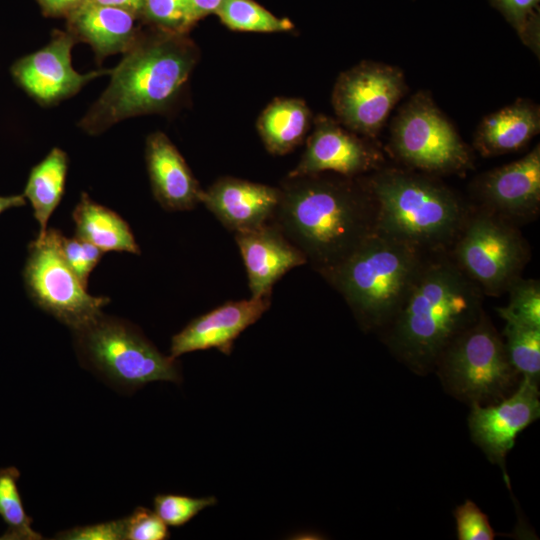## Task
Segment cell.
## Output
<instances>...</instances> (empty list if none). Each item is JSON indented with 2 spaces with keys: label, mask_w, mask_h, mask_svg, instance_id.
Instances as JSON below:
<instances>
[{
  "label": "cell",
  "mask_w": 540,
  "mask_h": 540,
  "mask_svg": "<svg viewBox=\"0 0 540 540\" xmlns=\"http://www.w3.org/2000/svg\"><path fill=\"white\" fill-rule=\"evenodd\" d=\"M271 222L321 275L376 232V204L367 182L323 173L287 176Z\"/></svg>",
  "instance_id": "6da1fadb"
},
{
  "label": "cell",
  "mask_w": 540,
  "mask_h": 540,
  "mask_svg": "<svg viewBox=\"0 0 540 540\" xmlns=\"http://www.w3.org/2000/svg\"><path fill=\"white\" fill-rule=\"evenodd\" d=\"M431 254L404 304L380 332L390 352L418 375L434 371L448 345L484 311V294L450 253Z\"/></svg>",
  "instance_id": "7a4b0ae2"
},
{
  "label": "cell",
  "mask_w": 540,
  "mask_h": 540,
  "mask_svg": "<svg viewBox=\"0 0 540 540\" xmlns=\"http://www.w3.org/2000/svg\"><path fill=\"white\" fill-rule=\"evenodd\" d=\"M110 71V82L79 122L91 135L122 120L165 109L179 94L197 60L198 49L185 34L159 29L138 35Z\"/></svg>",
  "instance_id": "3957f363"
},
{
  "label": "cell",
  "mask_w": 540,
  "mask_h": 540,
  "mask_svg": "<svg viewBox=\"0 0 540 540\" xmlns=\"http://www.w3.org/2000/svg\"><path fill=\"white\" fill-rule=\"evenodd\" d=\"M428 254L376 231L322 276L342 295L363 330L381 332L404 304Z\"/></svg>",
  "instance_id": "277c9868"
},
{
  "label": "cell",
  "mask_w": 540,
  "mask_h": 540,
  "mask_svg": "<svg viewBox=\"0 0 540 540\" xmlns=\"http://www.w3.org/2000/svg\"><path fill=\"white\" fill-rule=\"evenodd\" d=\"M367 185L376 204V231L428 253L447 251L469 212L448 187L413 172L380 169Z\"/></svg>",
  "instance_id": "5b68a950"
},
{
  "label": "cell",
  "mask_w": 540,
  "mask_h": 540,
  "mask_svg": "<svg viewBox=\"0 0 540 540\" xmlns=\"http://www.w3.org/2000/svg\"><path fill=\"white\" fill-rule=\"evenodd\" d=\"M434 371L445 391L469 406L496 403L520 381L503 338L485 311L448 345Z\"/></svg>",
  "instance_id": "8992f818"
},
{
  "label": "cell",
  "mask_w": 540,
  "mask_h": 540,
  "mask_svg": "<svg viewBox=\"0 0 540 540\" xmlns=\"http://www.w3.org/2000/svg\"><path fill=\"white\" fill-rule=\"evenodd\" d=\"M73 334L85 364L120 387L135 390L154 381L182 380L176 358L162 354L125 320L102 313Z\"/></svg>",
  "instance_id": "52a82bcc"
},
{
  "label": "cell",
  "mask_w": 540,
  "mask_h": 540,
  "mask_svg": "<svg viewBox=\"0 0 540 540\" xmlns=\"http://www.w3.org/2000/svg\"><path fill=\"white\" fill-rule=\"evenodd\" d=\"M450 249L458 267L489 296L507 293L530 258L517 225L482 208L468 212Z\"/></svg>",
  "instance_id": "ba28073f"
},
{
  "label": "cell",
  "mask_w": 540,
  "mask_h": 540,
  "mask_svg": "<svg viewBox=\"0 0 540 540\" xmlns=\"http://www.w3.org/2000/svg\"><path fill=\"white\" fill-rule=\"evenodd\" d=\"M390 145L401 162L429 173H457L472 164L468 147L424 92L413 95L397 113Z\"/></svg>",
  "instance_id": "9c48e42d"
},
{
  "label": "cell",
  "mask_w": 540,
  "mask_h": 540,
  "mask_svg": "<svg viewBox=\"0 0 540 540\" xmlns=\"http://www.w3.org/2000/svg\"><path fill=\"white\" fill-rule=\"evenodd\" d=\"M23 279L30 299L43 311L78 330L102 314L108 297L92 296L63 260L55 239V229H47L41 239L28 246Z\"/></svg>",
  "instance_id": "30bf717a"
},
{
  "label": "cell",
  "mask_w": 540,
  "mask_h": 540,
  "mask_svg": "<svg viewBox=\"0 0 540 540\" xmlns=\"http://www.w3.org/2000/svg\"><path fill=\"white\" fill-rule=\"evenodd\" d=\"M406 91L399 68L365 61L340 74L334 85L332 104L346 128L375 137Z\"/></svg>",
  "instance_id": "8fae6325"
},
{
  "label": "cell",
  "mask_w": 540,
  "mask_h": 540,
  "mask_svg": "<svg viewBox=\"0 0 540 540\" xmlns=\"http://www.w3.org/2000/svg\"><path fill=\"white\" fill-rule=\"evenodd\" d=\"M538 386V382L521 377L515 390L502 400L484 406H470L468 427L471 439L491 463L500 467L508 487L506 456L514 447L517 435L540 416Z\"/></svg>",
  "instance_id": "7c38bea8"
},
{
  "label": "cell",
  "mask_w": 540,
  "mask_h": 540,
  "mask_svg": "<svg viewBox=\"0 0 540 540\" xmlns=\"http://www.w3.org/2000/svg\"><path fill=\"white\" fill-rule=\"evenodd\" d=\"M75 43L68 32L56 31L45 47L12 66L13 77L36 101L49 105L75 95L94 78L110 74L111 70L86 74L74 70L71 51Z\"/></svg>",
  "instance_id": "4fadbf2b"
},
{
  "label": "cell",
  "mask_w": 540,
  "mask_h": 540,
  "mask_svg": "<svg viewBox=\"0 0 540 540\" xmlns=\"http://www.w3.org/2000/svg\"><path fill=\"white\" fill-rule=\"evenodd\" d=\"M382 156L356 133L345 130L333 119L319 115L307 139L305 151L288 176H303L334 172L356 178L378 170Z\"/></svg>",
  "instance_id": "5bb4252c"
},
{
  "label": "cell",
  "mask_w": 540,
  "mask_h": 540,
  "mask_svg": "<svg viewBox=\"0 0 540 540\" xmlns=\"http://www.w3.org/2000/svg\"><path fill=\"white\" fill-rule=\"evenodd\" d=\"M481 208L514 224L536 217L540 208V146L524 157L485 173L476 183Z\"/></svg>",
  "instance_id": "9a60e30c"
},
{
  "label": "cell",
  "mask_w": 540,
  "mask_h": 540,
  "mask_svg": "<svg viewBox=\"0 0 540 540\" xmlns=\"http://www.w3.org/2000/svg\"><path fill=\"white\" fill-rule=\"evenodd\" d=\"M271 296L228 301L193 319L171 340L170 356L215 348L230 355L238 336L269 309Z\"/></svg>",
  "instance_id": "2e32d148"
},
{
  "label": "cell",
  "mask_w": 540,
  "mask_h": 540,
  "mask_svg": "<svg viewBox=\"0 0 540 540\" xmlns=\"http://www.w3.org/2000/svg\"><path fill=\"white\" fill-rule=\"evenodd\" d=\"M279 202V188L223 177L203 190L201 203L234 233L271 222Z\"/></svg>",
  "instance_id": "e0dca14e"
},
{
  "label": "cell",
  "mask_w": 540,
  "mask_h": 540,
  "mask_svg": "<svg viewBox=\"0 0 540 540\" xmlns=\"http://www.w3.org/2000/svg\"><path fill=\"white\" fill-rule=\"evenodd\" d=\"M248 276L251 297L271 296L274 284L307 263L305 255L272 222L235 233Z\"/></svg>",
  "instance_id": "ac0fdd59"
},
{
  "label": "cell",
  "mask_w": 540,
  "mask_h": 540,
  "mask_svg": "<svg viewBox=\"0 0 540 540\" xmlns=\"http://www.w3.org/2000/svg\"><path fill=\"white\" fill-rule=\"evenodd\" d=\"M146 164L155 199L169 211L193 209L203 190L175 145L162 132L146 142Z\"/></svg>",
  "instance_id": "d6986e66"
},
{
  "label": "cell",
  "mask_w": 540,
  "mask_h": 540,
  "mask_svg": "<svg viewBox=\"0 0 540 540\" xmlns=\"http://www.w3.org/2000/svg\"><path fill=\"white\" fill-rule=\"evenodd\" d=\"M137 15L90 0L67 15L68 33L89 44L98 59L126 52L139 35Z\"/></svg>",
  "instance_id": "ffe728a7"
},
{
  "label": "cell",
  "mask_w": 540,
  "mask_h": 540,
  "mask_svg": "<svg viewBox=\"0 0 540 540\" xmlns=\"http://www.w3.org/2000/svg\"><path fill=\"white\" fill-rule=\"evenodd\" d=\"M539 131L538 105L519 99L481 121L475 133L474 145L483 156L501 155L522 148Z\"/></svg>",
  "instance_id": "44dd1931"
},
{
  "label": "cell",
  "mask_w": 540,
  "mask_h": 540,
  "mask_svg": "<svg viewBox=\"0 0 540 540\" xmlns=\"http://www.w3.org/2000/svg\"><path fill=\"white\" fill-rule=\"evenodd\" d=\"M72 218L75 236L103 252L125 251L135 255L141 253L128 223L118 213L92 200L87 193H81Z\"/></svg>",
  "instance_id": "7402d4cb"
},
{
  "label": "cell",
  "mask_w": 540,
  "mask_h": 540,
  "mask_svg": "<svg viewBox=\"0 0 540 540\" xmlns=\"http://www.w3.org/2000/svg\"><path fill=\"white\" fill-rule=\"evenodd\" d=\"M311 123L306 103L297 98H278L261 113L257 129L267 150L283 155L298 146Z\"/></svg>",
  "instance_id": "603a6c76"
},
{
  "label": "cell",
  "mask_w": 540,
  "mask_h": 540,
  "mask_svg": "<svg viewBox=\"0 0 540 540\" xmlns=\"http://www.w3.org/2000/svg\"><path fill=\"white\" fill-rule=\"evenodd\" d=\"M67 170V154L60 148H53L30 171L23 195L30 202L34 218L39 223L37 239L44 237L48 220L62 199Z\"/></svg>",
  "instance_id": "cb8c5ba5"
},
{
  "label": "cell",
  "mask_w": 540,
  "mask_h": 540,
  "mask_svg": "<svg viewBox=\"0 0 540 540\" xmlns=\"http://www.w3.org/2000/svg\"><path fill=\"white\" fill-rule=\"evenodd\" d=\"M19 478L20 471L16 467L0 468V517L7 525L0 539H42V535L31 527L33 520L25 511L18 488Z\"/></svg>",
  "instance_id": "d4e9b609"
},
{
  "label": "cell",
  "mask_w": 540,
  "mask_h": 540,
  "mask_svg": "<svg viewBox=\"0 0 540 540\" xmlns=\"http://www.w3.org/2000/svg\"><path fill=\"white\" fill-rule=\"evenodd\" d=\"M502 338L513 368L521 377L539 383L540 378V327L513 320H504Z\"/></svg>",
  "instance_id": "484cf974"
},
{
  "label": "cell",
  "mask_w": 540,
  "mask_h": 540,
  "mask_svg": "<svg viewBox=\"0 0 540 540\" xmlns=\"http://www.w3.org/2000/svg\"><path fill=\"white\" fill-rule=\"evenodd\" d=\"M216 14L228 28L249 32H285L293 29L287 18H279L253 0H223Z\"/></svg>",
  "instance_id": "4316f807"
},
{
  "label": "cell",
  "mask_w": 540,
  "mask_h": 540,
  "mask_svg": "<svg viewBox=\"0 0 540 540\" xmlns=\"http://www.w3.org/2000/svg\"><path fill=\"white\" fill-rule=\"evenodd\" d=\"M534 53L540 51V0H490Z\"/></svg>",
  "instance_id": "83f0119b"
},
{
  "label": "cell",
  "mask_w": 540,
  "mask_h": 540,
  "mask_svg": "<svg viewBox=\"0 0 540 540\" xmlns=\"http://www.w3.org/2000/svg\"><path fill=\"white\" fill-rule=\"evenodd\" d=\"M509 303L496 308L503 320H513L540 327V283L518 278L508 289Z\"/></svg>",
  "instance_id": "f1b7e54d"
},
{
  "label": "cell",
  "mask_w": 540,
  "mask_h": 540,
  "mask_svg": "<svg viewBox=\"0 0 540 540\" xmlns=\"http://www.w3.org/2000/svg\"><path fill=\"white\" fill-rule=\"evenodd\" d=\"M160 30L185 34L196 23L188 0H143L142 12Z\"/></svg>",
  "instance_id": "f546056e"
},
{
  "label": "cell",
  "mask_w": 540,
  "mask_h": 540,
  "mask_svg": "<svg viewBox=\"0 0 540 540\" xmlns=\"http://www.w3.org/2000/svg\"><path fill=\"white\" fill-rule=\"evenodd\" d=\"M214 496L191 497L181 494H158L153 499L154 510L167 526L181 527L199 512L214 506Z\"/></svg>",
  "instance_id": "4dcf8cb0"
},
{
  "label": "cell",
  "mask_w": 540,
  "mask_h": 540,
  "mask_svg": "<svg viewBox=\"0 0 540 540\" xmlns=\"http://www.w3.org/2000/svg\"><path fill=\"white\" fill-rule=\"evenodd\" d=\"M55 239L63 260L82 284L87 287L90 273L105 252L76 236L67 238L57 229H55Z\"/></svg>",
  "instance_id": "1f68e13d"
},
{
  "label": "cell",
  "mask_w": 540,
  "mask_h": 540,
  "mask_svg": "<svg viewBox=\"0 0 540 540\" xmlns=\"http://www.w3.org/2000/svg\"><path fill=\"white\" fill-rule=\"evenodd\" d=\"M459 540H493L495 532L487 515L472 501L465 500L453 512Z\"/></svg>",
  "instance_id": "d6a6232c"
},
{
  "label": "cell",
  "mask_w": 540,
  "mask_h": 540,
  "mask_svg": "<svg viewBox=\"0 0 540 540\" xmlns=\"http://www.w3.org/2000/svg\"><path fill=\"white\" fill-rule=\"evenodd\" d=\"M124 520L126 540H165L170 536L168 526L154 511L137 507Z\"/></svg>",
  "instance_id": "836d02e7"
},
{
  "label": "cell",
  "mask_w": 540,
  "mask_h": 540,
  "mask_svg": "<svg viewBox=\"0 0 540 540\" xmlns=\"http://www.w3.org/2000/svg\"><path fill=\"white\" fill-rule=\"evenodd\" d=\"M65 540H122L124 539V520H112L93 525L74 527L56 535Z\"/></svg>",
  "instance_id": "e575fe53"
},
{
  "label": "cell",
  "mask_w": 540,
  "mask_h": 540,
  "mask_svg": "<svg viewBox=\"0 0 540 540\" xmlns=\"http://www.w3.org/2000/svg\"><path fill=\"white\" fill-rule=\"evenodd\" d=\"M47 16H67L87 0H37Z\"/></svg>",
  "instance_id": "d590c367"
},
{
  "label": "cell",
  "mask_w": 540,
  "mask_h": 540,
  "mask_svg": "<svg viewBox=\"0 0 540 540\" xmlns=\"http://www.w3.org/2000/svg\"><path fill=\"white\" fill-rule=\"evenodd\" d=\"M188 2L197 22L209 14L216 13L223 0H188Z\"/></svg>",
  "instance_id": "8d00e7d4"
},
{
  "label": "cell",
  "mask_w": 540,
  "mask_h": 540,
  "mask_svg": "<svg viewBox=\"0 0 540 540\" xmlns=\"http://www.w3.org/2000/svg\"><path fill=\"white\" fill-rule=\"evenodd\" d=\"M97 4L119 8L139 16L142 12L143 0H90Z\"/></svg>",
  "instance_id": "74e56055"
},
{
  "label": "cell",
  "mask_w": 540,
  "mask_h": 540,
  "mask_svg": "<svg viewBox=\"0 0 540 540\" xmlns=\"http://www.w3.org/2000/svg\"><path fill=\"white\" fill-rule=\"evenodd\" d=\"M25 204L26 200L23 194L0 196V214L10 208L22 207Z\"/></svg>",
  "instance_id": "f35d334b"
}]
</instances>
